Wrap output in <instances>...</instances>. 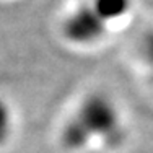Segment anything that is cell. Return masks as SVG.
<instances>
[{
    "label": "cell",
    "instance_id": "7a4b0ae2",
    "mask_svg": "<svg viewBox=\"0 0 153 153\" xmlns=\"http://www.w3.org/2000/svg\"><path fill=\"white\" fill-rule=\"evenodd\" d=\"M62 36L76 47H91L101 42L109 33L108 25L100 18L88 0L75 3L62 18Z\"/></svg>",
    "mask_w": 153,
    "mask_h": 153
},
{
    "label": "cell",
    "instance_id": "277c9868",
    "mask_svg": "<svg viewBox=\"0 0 153 153\" xmlns=\"http://www.w3.org/2000/svg\"><path fill=\"white\" fill-rule=\"evenodd\" d=\"M15 130V112L12 104L0 96V148L10 142Z\"/></svg>",
    "mask_w": 153,
    "mask_h": 153
},
{
    "label": "cell",
    "instance_id": "3957f363",
    "mask_svg": "<svg viewBox=\"0 0 153 153\" xmlns=\"http://www.w3.org/2000/svg\"><path fill=\"white\" fill-rule=\"evenodd\" d=\"M109 30L124 23L132 13V0H88Z\"/></svg>",
    "mask_w": 153,
    "mask_h": 153
},
{
    "label": "cell",
    "instance_id": "5b68a950",
    "mask_svg": "<svg viewBox=\"0 0 153 153\" xmlns=\"http://www.w3.org/2000/svg\"><path fill=\"white\" fill-rule=\"evenodd\" d=\"M143 56H145V60H147L150 70L153 72V33L148 34V39L145 42V49H143Z\"/></svg>",
    "mask_w": 153,
    "mask_h": 153
},
{
    "label": "cell",
    "instance_id": "6da1fadb",
    "mask_svg": "<svg viewBox=\"0 0 153 153\" xmlns=\"http://www.w3.org/2000/svg\"><path fill=\"white\" fill-rule=\"evenodd\" d=\"M60 145L67 152L117 150L127 140V126L121 108L100 91L80 100L60 129Z\"/></svg>",
    "mask_w": 153,
    "mask_h": 153
}]
</instances>
